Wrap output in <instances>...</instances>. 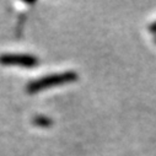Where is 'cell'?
<instances>
[{
    "mask_svg": "<svg viewBox=\"0 0 156 156\" xmlns=\"http://www.w3.org/2000/svg\"><path fill=\"white\" fill-rule=\"evenodd\" d=\"M77 75L76 71L68 70L63 73H55V74H49L46 76H42L40 79H34L30 81L26 86V92L27 94H38L41 91H44L47 89H51L53 86H60L65 84H70L77 80Z\"/></svg>",
    "mask_w": 156,
    "mask_h": 156,
    "instance_id": "cell-1",
    "label": "cell"
},
{
    "mask_svg": "<svg viewBox=\"0 0 156 156\" xmlns=\"http://www.w3.org/2000/svg\"><path fill=\"white\" fill-rule=\"evenodd\" d=\"M40 64L37 57L25 53H4L0 54V65H16L22 68H33Z\"/></svg>",
    "mask_w": 156,
    "mask_h": 156,
    "instance_id": "cell-2",
    "label": "cell"
},
{
    "mask_svg": "<svg viewBox=\"0 0 156 156\" xmlns=\"http://www.w3.org/2000/svg\"><path fill=\"white\" fill-rule=\"evenodd\" d=\"M32 123L37 127H41V128H48L53 124V121L49 117H46V115H36V117H33Z\"/></svg>",
    "mask_w": 156,
    "mask_h": 156,
    "instance_id": "cell-3",
    "label": "cell"
},
{
    "mask_svg": "<svg viewBox=\"0 0 156 156\" xmlns=\"http://www.w3.org/2000/svg\"><path fill=\"white\" fill-rule=\"evenodd\" d=\"M149 32H150V33H156V21L152 22V23H150V26H149Z\"/></svg>",
    "mask_w": 156,
    "mask_h": 156,
    "instance_id": "cell-4",
    "label": "cell"
},
{
    "mask_svg": "<svg viewBox=\"0 0 156 156\" xmlns=\"http://www.w3.org/2000/svg\"><path fill=\"white\" fill-rule=\"evenodd\" d=\"M155 43H156V40H155Z\"/></svg>",
    "mask_w": 156,
    "mask_h": 156,
    "instance_id": "cell-5",
    "label": "cell"
}]
</instances>
